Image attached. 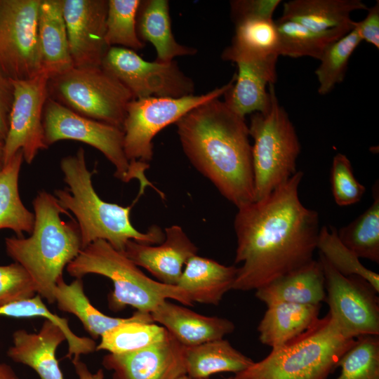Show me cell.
Wrapping results in <instances>:
<instances>
[{"label":"cell","instance_id":"cell-40","mask_svg":"<svg viewBox=\"0 0 379 379\" xmlns=\"http://www.w3.org/2000/svg\"><path fill=\"white\" fill-rule=\"evenodd\" d=\"M37 294L31 276L19 263L0 266V307L27 300Z\"/></svg>","mask_w":379,"mask_h":379},{"label":"cell","instance_id":"cell-20","mask_svg":"<svg viewBox=\"0 0 379 379\" xmlns=\"http://www.w3.org/2000/svg\"><path fill=\"white\" fill-rule=\"evenodd\" d=\"M151 315L155 323L164 326L185 347L222 339L234 330V324L227 319L202 315L168 300Z\"/></svg>","mask_w":379,"mask_h":379},{"label":"cell","instance_id":"cell-45","mask_svg":"<svg viewBox=\"0 0 379 379\" xmlns=\"http://www.w3.org/2000/svg\"><path fill=\"white\" fill-rule=\"evenodd\" d=\"M0 379H19V378L9 365L0 362Z\"/></svg>","mask_w":379,"mask_h":379},{"label":"cell","instance_id":"cell-24","mask_svg":"<svg viewBox=\"0 0 379 379\" xmlns=\"http://www.w3.org/2000/svg\"><path fill=\"white\" fill-rule=\"evenodd\" d=\"M238 267L195 255L186 262L176 286L194 302L217 305L232 289Z\"/></svg>","mask_w":379,"mask_h":379},{"label":"cell","instance_id":"cell-11","mask_svg":"<svg viewBox=\"0 0 379 379\" xmlns=\"http://www.w3.org/2000/svg\"><path fill=\"white\" fill-rule=\"evenodd\" d=\"M40 0H0V72L12 81L42 71L38 39Z\"/></svg>","mask_w":379,"mask_h":379},{"label":"cell","instance_id":"cell-7","mask_svg":"<svg viewBox=\"0 0 379 379\" xmlns=\"http://www.w3.org/2000/svg\"><path fill=\"white\" fill-rule=\"evenodd\" d=\"M267 109L251 115L249 135L253 139L252 161L255 201L261 199L298 171V136L288 113L279 104L274 84H270Z\"/></svg>","mask_w":379,"mask_h":379},{"label":"cell","instance_id":"cell-2","mask_svg":"<svg viewBox=\"0 0 379 379\" xmlns=\"http://www.w3.org/2000/svg\"><path fill=\"white\" fill-rule=\"evenodd\" d=\"M186 157L237 208L255 201L252 145L245 118L218 98L190 110L175 124Z\"/></svg>","mask_w":379,"mask_h":379},{"label":"cell","instance_id":"cell-33","mask_svg":"<svg viewBox=\"0 0 379 379\" xmlns=\"http://www.w3.org/2000/svg\"><path fill=\"white\" fill-rule=\"evenodd\" d=\"M0 316L15 318L39 317L53 321L62 329L65 335L68 344V352L66 357L69 359H80L81 355L88 354L96 350V344L93 339L74 334L69 326L67 319L51 312L39 294L27 300L0 307Z\"/></svg>","mask_w":379,"mask_h":379},{"label":"cell","instance_id":"cell-32","mask_svg":"<svg viewBox=\"0 0 379 379\" xmlns=\"http://www.w3.org/2000/svg\"><path fill=\"white\" fill-rule=\"evenodd\" d=\"M371 205L356 219L337 231L341 242L359 258L379 262V187H373Z\"/></svg>","mask_w":379,"mask_h":379},{"label":"cell","instance_id":"cell-19","mask_svg":"<svg viewBox=\"0 0 379 379\" xmlns=\"http://www.w3.org/2000/svg\"><path fill=\"white\" fill-rule=\"evenodd\" d=\"M367 9L361 0H292L284 4L279 19L340 38L355 27L351 13Z\"/></svg>","mask_w":379,"mask_h":379},{"label":"cell","instance_id":"cell-36","mask_svg":"<svg viewBox=\"0 0 379 379\" xmlns=\"http://www.w3.org/2000/svg\"><path fill=\"white\" fill-rule=\"evenodd\" d=\"M361 41L357 31L354 28L326 47L315 71L319 83L318 93L320 95L328 94L343 81L350 58Z\"/></svg>","mask_w":379,"mask_h":379},{"label":"cell","instance_id":"cell-18","mask_svg":"<svg viewBox=\"0 0 379 379\" xmlns=\"http://www.w3.org/2000/svg\"><path fill=\"white\" fill-rule=\"evenodd\" d=\"M279 55L265 58H238V67L232 87L224 94V102L239 116L265 111L270 103L267 86L277 79Z\"/></svg>","mask_w":379,"mask_h":379},{"label":"cell","instance_id":"cell-43","mask_svg":"<svg viewBox=\"0 0 379 379\" xmlns=\"http://www.w3.org/2000/svg\"><path fill=\"white\" fill-rule=\"evenodd\" d=\"M368 13L365 18L355 23L354 28L361 40L373 45L377 49L379 48V1L367 9Z\"/></svg>","mask_w":379,"mask_h":379},{"label":"cell","instance_id":"cell-27","mask_svg":"<svg viewBox=\"0 0 379 379\" xmlns=\"http://www.w3.org/2000/svg\"><path fill=\"white\" fill-rule=\"evenodd\" d=\"M235 32L230 46L222 53L224 60L238 58H265L279 55V37L275 21L247 17L234 22Z\"/></svg>","mask_w":379,"mask_h":379},{"label":"cell","instance_id":"cell-9","mask_svg":"<svg viewBox=\"0 0 379 379\" xmlns=\"http://www.w3.org/2000/svg\"><path fill=\"white\" fill-rule=\"evenodd\" d=\"M48 97L74 112L122 129L133 97L118 79L98 67H73L50 78Z\"/></svg>","mask_w":379,"mask_h":379},{"label":"cell","instance_id":"cell-16","mask_svg":"<svg viewBox=\"0 0 379 379\" xmlns=\"http://www.w3.org/2000/svg\"><path fill=\"white\" fill-rule=\"evenodd\" d=\"M102 365L112 371V379H178L186 375L185 347L169 333L142 350L108 353Z\"/></svg>","mask_w":379,"mask_h":379},{"label":"cell","instance_id":"cell-5","mask_svg":"<svg viewBox=\"0 0 379 379\" xmlns=\"http://www.w3.org/2000/svg\"><path fill=\"white\" fill-rule=\"evenodd\" d=\"M66 269L71 277L77 279L89 274L109 278L114 289L108 295V305L113 311L131 306L137 311L151 313L168 299L193 305L182 288L152 279L123 252L105 240L95 241L81 249Z\"/></svg>","mask_w":379,"mask_h":379},{"label":"cell","instance_id":"cell-25","mask_svg":"<svg viewBox=\"0 0 379 379\" xmlns=\"http://www.w3.org/2000/svg\"><path fill=\"white\" fill-rule=\"evenodd\" d=\"M320 305L278 302L267 305L258 331L259 340L272 349L305 333L319 320Z\"/></svg>","mask_w":379,"mask_h":379},{"label":"cell","instance_id":"cell-12","mask_svg":"<svg viewBox=\"0 0 379 379\" xmlns=\"http://www.w3.org/2000/svg\"><path fill=\"white\" fill-rule=\"evenodd\" d=\"M101 67L126 87L133 99L180 98L192 95L194 91L193 81L174 60L149 62L135 51L123 47L108 48Z\"/></svg>","mask_w":379,"mask_h":379},{"label":"cell","instance_id":"cell-29","mask_svg":"<svg viewBox=\"0 0 379 379\" xmlns=\"http://www.w3.org/2000/svg\"><path fill=\"white\" fill-rule=\"evenodd\" d=\"M53 295L58 309L75 315L94 339L102 337L133 317V315L127 318L112 317L99 311L85 295L81 279L76 278L70 284H67L63 278L60 279L54 289Z\"/></svg>","mask_w":379,"mask_h":379},{"label":"cell","instance_id":"cell-44","mask_svg":"<svg viewBox=\"0 0 379 379\" xmlns=\"http://www.w3.org/2000/svg\"><path fill=\"white\" fill-rule=\"evenodd\" d=\"M72 362L79 379H104L102 369H99L93 373L90 371L87 365L80 359H72Z\"/></svg>","mask_w":379,"mask_h":379},{"label":"cell","instance_id":"cell-39","mask_svg":"<svg viewBox=\"0 0 379 379\" xmlns=\"http://www.w3.org/2000/svg\"><path fill=\"white\" fill-rule=\"evenodd\" d=\"M331 185L334 201L340 206L359 202L366 191V187L354 177L349 159L340 153L333 159Z\"/></svg>","mask_w":379,"mask_h":379},{"label":"cell","instance_id":"cell-46","mask_svg":"<svg viewBox=\"0 0 379 379\" xmlns=\"http://www.w3.org/2000/svg\"><path fill=\"white\" fill-rule=\"evenodd\" d=\"M4 166V143L0 142V170Z\"/></svg>","mask_w":379,"mask_h":379},{"label":"cell","instance_id":"cell-13","mask_svg":"<svg viewBox=\"0 0 379 379\" xmlns=\"http://www.w3.org/2000/svg\"><path fill=\"white\" fill-rule=\"evenodd\" d=\"M328 313L341 333L354 339L362 335H379V298L375 288L364 279L345 276L321 255Z\"/></svg>","mask_w":379,"mask_h":379},{"label":"cell","instance_id":"cell-23","mask_svg":"<svg viewBox=\"0 0 379 379\" xmlns=\"http://www.w3.org/2000/svg\"><path fill=\"white\" fill-rule=\"evenodd\" d=\"M255 297L267 306L288 302L320 305L326 300L325 281L319 260L255 290Z\"/></svg>","mask_w":379,"mask_h":379},{"label":"cell","instance_id":"cell-26","mask_svg":"<svg viewBox=\"0 0 379 379\" xmlns=\"http://www.w3.org/2000/svg\"><path fill=\"white\" fill-rule=\"evenodd\" d=\"M136 27L140 39L154 46L157 62H170L178 56L193 55L197 52L195 48L180 44L175 40L166 0L140 1Z\"/></svg>","mask_w":379,"mask_h":379},{"label":"cell","instance_id":"cell-41","mask_svg":"<svg viewBox=\"0 0 379 379\" xmlns=\"http://www.w3.org/2000/svg\"><path fill=\"white\" fill-rule=\"evenodd\" d=\"M280 0H236L230 1L231 15L234 22L247 17L272 19Z\"/></svg>","mask_w":379,"mask_h":379},{"label":"cell","instance_id":"cell-37","mask_svg":"<svg viewBox=\"0 0 379 379\" xmlns=\"http://www.w3.org/2000/svg\"><path fill=\"white\" fill-rule=\"evenodd\" d=\"M317 249L338 272L345 276H359L379 292V274L361 263L359 258L341 242L334 227L320 228Z\"/></svg>","mask_w":379,"mask_h":379},{"label":"cell","instance_id":"cell-15","mask_svg":"<svg viewBox=\"0 0 379 379\" xmlns=\"http://www.w3.org/2000/svg\"><path fill=\"white\" fill-rule=\"evenodd\" d=\"M108 0H62L74 67H101L108 49L105 41Z\"/></svg>","mask_w":379,"mask_h":379},{"label":"cell","instance_id":"cell-38","mask_svg":"<svg viewBox=\"0 0 379 379\" xmlns=\"http://www.w3.org/2000/svg\"><path fill=\"white\" fill-rule=\"evenodd\" d=\"M335 379H379V335H362L340 358Z\"/></svg>","mask_w":379,"mask_h":379},{"label":"cell","instance_id":"cell-31","mask_svg":"<svg viewBox=\"0 0 379 379\" xmlns=\"http://www.w3.org/2000/svg\"><path fill=\"white\" fill-rule=\"evenodd\" d=\"M133 319L105 333L96 350L122 354L146 348L164 340L169 334L154 321L151 313L136 311Z\"/></svg>","mask_w":379,"mask_h":379},{"label":"cell","instance_id":"cell-21","mask_svg":"<svg viewBox=\"0 0 379 379\" xmlns=\"http://www.w3.org/2000/svg\"><path fill=\"white\" fill-rule=\"evenodd\" d=\"M65 340L67 341L62 329L45 319L37 333H28L23 329L15 331L7 355L13 361L32 368L40 379H64L55 352Z\"/></svg>","mask_w":379,"mask_h":379},{"label":"cell","instance_id":"cell-1","mask_svg":"<svg viewBox=\"0 0 379 379\" xmlns=\"http://www.w3.org/2000/svg\"><path fill=\"white\" fill-rule=\"evenodd\" d=\"M302 178L298 171L267 196L237 208L234 262L242 265L232 289L257 290L314 260L319 217L300 199Z\"/></svg>","mask_w":379,"mask_h":379},{"label":"cell","instance_id":"cell-34","mask_svg":"<svg viewBox=\"0 0 379 379\" xmlns=\"http://www.w3.org/2000/svg\"><path fill=\"white\" fill-rule=\"evenodd\" d=\"M279 55L290 58L311 57L319 60L326 47L339 38L316 32L298 23L278 19L275 21Z\"/></svg>","mask_w":379,"mask_h":379},{"label":"cell","instance_id":"cell-8","mask_svg":"<svg viewBox=\"0 0 379 379\" xmlns=\"http://www.w3.org/2000/svg\"><path fill=\"white\" fill-rule=\"evenodd\" d=\"M45 142L48 147L63 140H77L99 150L115 168L114 176L124 182L136 180L139 194L154 187L145 175L149 164L130 162L124 149V131L117 126L81 116L48 97L43 112Z\"/></svg>","mask_w":379,"mask_h":379},{"label":"cell","instance_id":"cell-47","mask_svg":"<svg viewBox=\"0 0 379 379\" xmlns=\"http://www.w3.org/2000/svg\"><path fill=\"white\" fill-rule=\"evenodd\" d=\"M178 379H192L191 378H190L188 375H184L180 378H178Z\"/></svg>","mask_w":379,"mask_h":379},{"label":"cell","instance_id":"cell-30","mask_svg":"<svg viewBox=\"0 0 379 379\" xmlns=\"http://www.w3.org/2000/svg\"><path fill=\"white\" fill-rule=\"evenodd\" d=\"M23 154L18 151L0 170V230H13L18 237L23 232L31 234L34 214L22 204L18 180Z\"/></svg>","mask_w":379,"mask_h":379},{"label":"cell","instance_id":"cell-42","mask_svg":"<svg viewBox=\"0 0 379 379\" xmlns=\"http://www.w3.org/2000/svg\"><path fill=\"white\" fill-rule=\"evenodd\" d=\"M13 91L12 81L0 72V142L3 143L8 131Z\"/></svg>","mask_w":379,"mask_h":379},{"label":"cell","instance_id":"cell-4","mask_svg":"<svg viewBox=\"0 0 379 379\" xmlns=\"http://www.w3.org/2000/svg\"><path fill=\"white\" fill-rule=\"evenodd\" d=\"M32 204L34 225L31 235L6 238V250L29 274L37 294L52 304L55 302L53 291L63 278L65 267L82 249L81 235L77 221L62 220L61 214L70 215L54 195L41 191Z\"/></svg>","mask_w":379,"mask_h":379},{"label":"cell","instance_id":"cell-14","mask_svg":"<svg viewBox=\"0 0 379 379\" xmlns=\"http://www.w3.org/2000/svg\"><path fill=\"white\" fill-rule=\"evenodd\" d=\"M49 77L44 72L27 80L12 81L13 100L9 127L4 142V165L18 151L24 160L32 164L40 150L48 147L45 142L43 112L48 97Z\"/></svg>","mask_w":379,"mask_h":379},{"label":"cell","instance_id":"cell-28","mask_svg":"<svg viewBox=\"0 0 379 379\" xmlns=\"http://www.w3.org/2000/svg\"><path fill=\"white\" fill-rule=\"evenodd\" d=\"M254 361L225 339L193 347H185L186 375L192 379H205L214 373H238Z\"/></svg>","mask_w":379,"mask_h":379},{"label":"cell","instance_id":"cell-3","mask_svg":"<svg viewBox=\"0 0 379 379\" xmlns=\"http://www.w3.org/2000/svg\"><path fill=\"white\" fill-rule=\"evenodd\" d=\"M60 166L67 186L55 190L54 196L65 211L74 215L82 249L99 239L121 252L124 251L129 240L150 245L164 240V231L157 225L151 226L146 232L133 226L130 213L139 196L132 205L125 207L100 198L93 188V172L87 168L82 147L75 154L62 158Z\"/></svg>","mask_w":379,"mask_h":379},{"label":"cell","instance_id":"cell-6","mask_svg":"<svg viewBox=\"0 0 379 379\" xmlns=\"http://www.w3.org/2000/svg\"><path fill=\"white\" fill-rule=\"evenodd\" d=\"M354 339L346 338L328 313L300 336L272 349L266 357L236 373L234 379H327Z\"/></svg>","mask_w":379,"mask_h":379},{"label":"cell","instance_id":"cell-17","mask_svg":"<svg viewBox=\"0 0 379 379\" xmlns=\"http://www.w3.org/2000/svg\"><path fill=\"white\" fill-rule=\"evenodd\" d=\"M164 234V240L156 246L129 240L123 253L157 281L176 286L184 265L197 255V248L179 225L165 228Z\"/></svg>","mask_w":379,"mask_h":379},{"label":"cell","instance_id":"cell-22","mask_svg":"<svg viewBox=\"0 0 379 379\" xmlns=\"http://www.w3.org/2000/svg\"><path fill=\"white\" fill-rule=\"evenodd\" d=\"M37 25L42 71L50 79L72 69L62 0H40Z\"/></svg>","mask_w":379,"mask_h":379},{"label":"cell","instance_id":"cell-35","mask_svg":"<svg viewBox=\"0 0 379 379\" xmlns=\"http://www.w3.org/2000/svg\"><path fill=\"white\" fill-rule=\"evenodd\" d=\"M140 0H108L105 41L108 48L119 46L134 51L142 49L136 27Z\"/></svg>","mask_w":379,"mask_h":379},{"label":"cell","instance_id":"cell-48","mask_svg":"<svg viewBox=\"0 0 379 379\" xmlns=\"http://www.w3.org/2000/svg\"><path fill=\"white\" fill-rule=\"evenodd\" d=\"M205 379H208V378H205Z\"/></svg>","mask_w":379,"mask_h":379},{"label":"cell","instance_id":"cell-10","mask_svg":"<svg viewBox=\"0 0 379 379\" xmlns=\"http://www.w3.org/2000/svg\"><path fill=\"white\" fill-rule=\"evenodd\" d=\"M234 81V75L227 84L199 95L132 100L128 105L122 128L126 158L131 163L138 161L149 164L153 157L152 140L159 131L175 124L194 107L224 95Z\"/></svg>","mask_w":379,"mask_h":379}]
</instances>
